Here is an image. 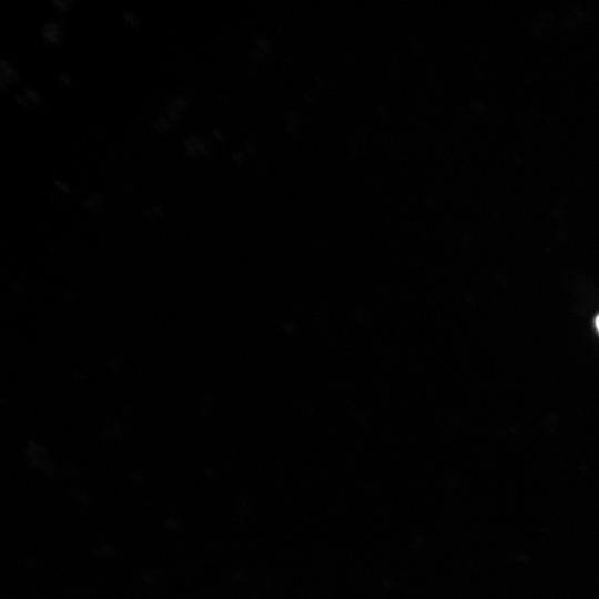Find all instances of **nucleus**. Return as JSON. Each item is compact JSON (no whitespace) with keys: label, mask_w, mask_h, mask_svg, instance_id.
<instances>
[{"label":"nucleus","mask_w":599,"mask_h":599,"mask_svg":"<svg viewBox=\"0 0 599 599\" xmlns=\"http://www.w3.org/2000/svg\"><path fill=\"white\" fill-rule=\"evenodd\" d=\"M596 327H597V329L599 332V315L596 317Z\"/></svg>","instance_id":"f257e3e1"}]
</instances>
